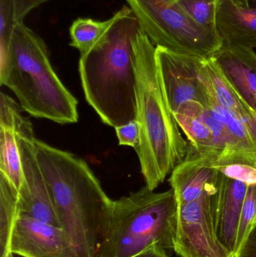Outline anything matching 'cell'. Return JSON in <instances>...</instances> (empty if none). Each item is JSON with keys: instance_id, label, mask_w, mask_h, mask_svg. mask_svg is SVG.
Listing matches in <instances>:
<instances>
[{"instance_id": "cell-13", "label": "cell", "mask_w": 256, "mask_h": 257, "mask_svg": "<svg viewBox=\"0 0 256 257\" xmlns=\"http://www.w3.org/2000/svg\"><path fill=\"white\" fill-rule=\"evenodd\" d=\"M248 185L221 173L219 185L213 196V218L220 242L234 257L242 207Z\"/></svg>"}, {"instance_id": "cell-14", "label": "cell", "mask_w": 256, "mask_h": 257, "mask_svg": "<svg viewBox=\"0 0 256 257\" xmlns=\"http://www.w3.org/2000/svg\"><path fill=\"white\" fill-rule=\"evenodd\" d=\"M22 111L15 99L4 92L0 93V175L18 193L23 179L18 142V125Z\"/></svg>"}, {"instance_id": "cell-15", "label": "cell", "mask_w": 256, "mask_h": 257, "mask_svg": "<svg viewBox=\"0 0 256 257\" xmlns=\"http://www.w3.org/2000/svg\"><path fill=\"white\" fill-rule=\"evenodd\" d=\"M216 31L224 45L256 51V9L237 0H217Z\"/></svg>"}, {"instance_id": "cell-10", "label": "cell", "mask_w": 256, "mask_h": 257, "mask_svg": "<svg viewBox=\"0 0 256 257\" xmlns=\"http://www.w3.org/2000/svg\"><path fill=\"white\" fill-rule=\"evenodd\" d=\"M9 250L23 257H80L64 229L26 215L14 226Z\"/></svg>"}, {"instance_id": "cell-6", "label": "cell", "mask_w": 256, "mask_h": 257, "mask_svg": "<svg viewBox=\"0 0 256 257\" xmlns=\"http://www.w3.org/2000/svg\"><path fill=\"white\" fill-rule=\"evenodd\" d=\"M153 45L182 55L211 59L222 48L216 35L198 27L176 0H126Z\"/></svg>"}, {"instance_id": "cell-23", "label": "cell", "mask_w": 256, "mask_h": 257, "mask_svg": "<svg viewBox=\"0 0 256 257\" xmlns=\"http://www.w3.org/2000/svg\"><path fill=\"white\" fill-rule=\"evenodd\" d=\"M236 257H256V224L240 253Z\"/></svg>"}, {"instance_id": "cell-20", "label": "cell", "mask_w": 256, "mask_h": 257, "mask_svg": "<svg viewBox=\"0 0 256 257\" xmlns=\"http://www.w3.org/2000/svg\"><path fill=\"white\" fill-rule=\"evenodd\" d=\"M215 167L227 178L244 183L248 186L256 184L255 166L242 163H232Z\"/></svg>"}, {"instance_id": "cell-12", "label": "cell", "mask_w": 256, "mask_h": 257, "mask_svg": "<svg viewBox=\"0 0 256 257\" xmlns=\"http://www.w3.org/2000/svg\"><path fill=\"white\" fill-rule=\"evenodd\" d=\"M212 58L256 119V51L223 45Z\"/></svg>"}, {"instance_id": "cell-8", "label": "cell", "mask_w": 256, "mask_h": 257, "mask_svg": "<svg viewBox=\"0 0 256 257\" xmlns=\"http://www.w3.org/2000/svg\"><path fill=\"white\" fill-rule=\"evenodd\" d=\"M36 138L30 119L21 116L18 125V142L22 169L19 190L21 215L60 227L36 154ZM61 228V227H60Z\"/></svg>"}, {"instance_id": "cell-4", "label": "cell", "mask_w": 256, "mask_h": 257, "mask_svg": "<svg viewBox=\"0 0 256 257\" xmlns=\"http://www.w3.org/2000/svg\"><path fill=\"white\" fill-rule=\"evenodd\" d=\"M0 84L33 117L59 124L79 119L78 100L56 73L46 44L24 22L15 25L10 51L0 56Z\"/></svg>"}, {"instance_id": "cell-19", "label": "cell", "mask_w": 256, "mask_h": 257, "mask_svg": "<svg viewBox=\"0 0 256 257\" xmlns=\"http://www.w3.org/2000/svg\"><path fill=\"white\" fill-rule=\"evenodd\" d=\"M256 184L248 186L246 197L242 207L237 231V245L234 257L240 253L249 234L255 226Z\"/></svg>"}, {"instance_id": "cell-2", "label": "cell", "mask_w": 256, "mask_h": 257, "mask_svg": "<svg viewBox=\"0 0 256 257\" xmlns=\"http://www.w3.org/2000/svg\"><path fill=\"white\" fill-rule=\"evenodd\" d=\"M36 154L60 227L80 257H96L112 199L86 161L36 139Z\"/></svg>"}, {"instance_id": "cell-21", "label": "cell", "mask_w": 256, "mask_h": 257, "mask_svg": "<svg viewBox=\"0 0 256 257\" xmlns=\"http://www.w3.org/2000/svg\"><path fill=\"white\" fill-rule=\"evenodd\" d=\"M119 145L133 148L136 151L140 145V126L136 119L115 128Z\"/></svg>"}, {"instance_id": "cell-7", "label": "cell", "mask_w": 256, "mask_h": 257, "mask_svg": "<svg viewBox=\"0 0 256 257\" xmlns=\"http://www.w3.org/2000/svg\"><path fill=\"white\" fill-rule=\"evenodd\" d=\"M213 196L207 193L192 202L177 204L174 247L177 256L234 257L216 234Z\"/></svg>"}, {"instance_id": "cell-1", "label": "cell", "mask_w": 256, "mask_h": 257, "mask_svg": "<svg viewBox=\"0 0 256 257\" xmlns=\"http://www.w3.org/2000/svg\"><path fill=\"white\" fill-rule=\"evenodd\" d=\"M132 47L136 77L135 119L141 138L136 153L145 186L155 190L184 160L189 142L168 105L156 60V47L141 27Z\"/></svg>"}, {"instance_id": "cell-11", "label": "cell", "mask_w": 256, "mask_h": 257, "mask_svg": "<svg viewBox=\"0 0 256 257\" xmlns=\"http://www.w3.org/2000/svg\"><path fill=\"white\" fill-rule=\"evenodd\" d=\"M220 175L210 160L200 155L189 145L186 157L174 168L168 181L177 204H183L207 193L214 194Z\"/></svg>"}, {"instance_id": "cell-3", "label": "cell", "mask_w": 256, "mask_h": 257, "mask_svg": "<svg viewBox=\"0 0 256 257\" xmlns=\"http://www.w3.org/2000/svg\"><path fill=\"white\" fill-rule=\"evenodd\" d=\"M118 12L112 27L79 61L86 100L104 123L114 128L136 118L132 42L141 27L129 6Z\"/></svg>"}, {"instance_id": "cell-27", "label": "cell", "mask_w": 256, "mask_h": 257, "mask_svg": "<svg viewBox=\"0 0 256 257\" xmlns=\"http://www.w3.org/2000/svg\"><path fill=\"white\" fill-rule=\"evenodd\" d=\"M255 224H256V221H255Z\"/></svg>"}, {"instance_id": "cell-25", "label": "cell", "mask_w": 256, "mask_h": 257, "mask_svg": "<svg viewBox=\"0 0 256 257\" xmlns=\"http://www.w3.org/2000/svg\"><path fill=\"white\" fill-rule=\"evenodd\" d=\"M242 5L247 6V7L256 9V0H237Z\"/></svg>"}, {"instance_id": "cell-17", "label": "cell", "mask_w": 256, "mask_h": 257, "mask_svg": "<svg viewBox=\"0 0 256 257\" xmlns=\"http://www.w3.org/2000/svg\"><path fill=\"white\" fill-rule=\"evenodd\" d=\"M21 215L19 193L4 177L0 175V246L1 255L9 251L12 229Z\"/></svg>"}, {"instance_id": "cell-5", "label": "cell", "mask_w": 256, "mask_h": 257, "mask_svg": "<svg viewBox=\"0 0 256 257\" xmlns=\"http://www.w3.org/2000/svg\"><path fill=\"white\" fill-rule=\"evenodd\" d=\"M177 202L172 189L144 186L112 200L101 228L96 257H130L152 244L174 250Z\"/></svg>"}, {"instance_id": "cell-18", "label": "cell", "mask_w": 256, "mask_h": 257, "mask_svg": "<svg viewBox=\"0 0 256 257\" xmlns=\"http://www.w3.org/2000/svg\"><path fill=\"white\" fill-rule=\"evenodd\" d=\"M185 13L201 29L216 35L217 0H176ZM219 37V36H218Z\"/></svg>"}, {"instance_id": "cell-9", "label": "cell", "mask_w": 256, "mask_h": 257, "mask_svg": "<svg viewBox=\"0 0 256 257\" xmlns=\"http://www.w3.org/2000/svg\"><path fill=\"white\" fill-rule=\"evenodd\" d=\"M156 60L173 114L191 102L207 106L209 96L200 70L206 59L182 55L156 47Z\"/></svg>"}, {"instance_id": "cell-22", "label": "cell", "mask_w": 256, "mask_h": 257, "mask_svg": "<svg viewBox=\"0 0 256 257\" xmlns=\"http://www.w3.org/2000/svg\"><path fill=\"white\" fill-rule=\"evenodd\" d=\"M51 0H15V18L18 23L24 22L30 12Z\"/></svg>"}, {"instance_id": "cell-26", "label": "cell", "mask_w": 256, "mask_h": 257, "mask_svg": "<svg viewBox=\"0 0 256 257\" xmlns=\"http://www.w3.org/2000/svg\"><path fill=\"white\" fill-rule=\"evenodd\" d=\"M14 255L15 254H14L11 250H9V251L6 252V253L2 254L1 257H14Z\"/></svg>"}, {"instance_id": "cell-24", "label": "cell", "mask_w": 256, "mask_h": 257, "mask_svg": "<svg viewBox=\"0 0 256 257\" xmlns=\"http://www.w3.org/2000/svg\"><path fill=\"white\" fill-rule=\"evenodd\" d=\"M130 257H169L167 254L166 250L158 244H154L149 246L142 251Z\"/></svg>"}, {"instance_id": "cell-16", "label": "cell", "mask_w": 256, "mask_h": 257, "mask_svg": "<svg viewBox=\"0 0 256 257\" xmlns=\"http://www.w3.org/2000/svg\"><path fill=\"white\" fill-rule=\"evenodd\" d=\"M116 12L107 21H94L90 18H78L72 23L70 33L71 46L80 51L81 55L87 54L106 34L118 18Z\"/></svg>"}]
</instances>
